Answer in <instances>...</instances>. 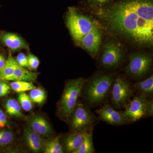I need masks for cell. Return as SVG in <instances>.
<instances>
[{
	"label": "cell",
	"mask_w": 153,
	"mask_h": 153,
	"mask_svg": "<svg viewBox=\"0 0 153 153\" xmlns=\"http://www.w3.org/2000/svg\"><path fill=\"white\" fill-rule=\"evenodd\" d=\"M97 11L115 34L140 47H152L153 0H119Z\"/></svg>",
	"instance_id": "obj_1"
},
{
	"label": "cell",
	"mask_w": 153,
	"mask_h": 153,
	"mask_svg": "<svg viewBox=\"0 0 153 153\" xmlns=\"http://www.w3.org/2000/svg\"><path fill=\"white\" fill-rule=\"evenodd\" d=\"M114 79L111 74L100 73L86 79L81 94L86 105L90 108L105 103L110 95Z\"/></svg>",
	"instance_id": "obj_2"
},
{
	"label": "cell",
	"mask_w": 153,
	"mask_h": 153,
	"mask_svg": "<svg viewBox=\"0 0 153 153\" xmlns=\"http://www.w3.org/2000/svg\"><path fill=\"white\" fill-rule=\"evenodd\" d=\"M82 77L70 79L66 82L59 105L58 113L63 120L68 121L80 96L86 81Z\"/></svg>",
	"instance_id": "obj_3"
},
{
	"label": "cell",
	"mask_w": 153,
	"mask_h": 153,
	"mask_svg": "<svg viewBox=\"0 0 153 153\" xmlns=\"http://www.w3.org/2000/svg\"><path fill=\"white\" fill-rule=\"evenodd\" d=\"M67 28L76 44L98 24L89 17L80 13L74 7H69L66 15Z\"/></svg>",
	"instance_id": "obj_4"
},
{
	"label": "cell",
	"mask_w": 153,
	"mask_h": 153,
	"mask_svg": "<svg viewBox=\"0 0 153 153\" xmlns=\"http://www.w3.org/2000/svg\"><path fill=\"white\" fill-rule=\"evenodd\" d=\"M68 121L72 132H77L94 127L98 120L87 105L77 102Z\"/></svg>",
	"instance_id": "obj_5"
},
{
	"label": "cell",
	"mask_w": 153,
	"mask_h": 153,
	"mask_svg": "<svg viewBox=\"0 0 153 153\" xmlns=\"http://www.w3.org/2000/svg\"><path fill=\"white\" fill-rule=\"evenodd\" d=\"M111 105L116 109L124 108L133 95V88L128 80L123 76L114 78L111 91Z\"/></svg>",
	"instance_id": "obj_6"
},
{
	"label": "cell",
	"mask_w": 153,
	"mask_h": 153,
	"mask_svg": "<svg viewBox=\"0 0 153 153\" xmlns=\"http://www.w3.org/2000/svg\"><path fill=\"white\" fill-rule=\"evenodd\" d=\"M125 52L120 41L109 38L105 42L100 58V64L106 68H116L124 58Z\"/></svg>",
	"instance_id": "obj_7"
},
{
	"label": "cell",
	"mask_w": 153,
	"mask_h": 153,
	"mask_svg": "<svg viewBox=\"0 0 153 153\" xmlns=\"http://www.w3.org/2000/svg\"><path fill=\"white\" fill-rule=\"evenodd\" d=\"M152 55L146 52H138L129 56V62L126 68L129 76L138 79L145 76L152 66Z\"/></svg>",
	"instance_id": "obj_8"
},
{
	"label": "cell",
	"mask_w": 153,
	"mask_h": 153,
	"mask_svg": "<svg viewBox=\"0 0 153 153\" xmlns=\"http://www.w3.org/2000/svg\"><path fill=\"white\" fill-rule=\"evenodd\" d=\"M147 101V98L140 94L130 100L123 111L129 122H134L146 117Z\"/></svg>",
	"instance_id": "obj_9"
},
{
	"label": "cell",
	"mask_w": 153,
	"mask_h": 153,
	"mask_svg": "<svg viewBox=\"0 0 153 153\" xmlns=\"http://www.w3.org/2000/svg\"><path fill=\"white\" fill-rule=\"evenodd\" d=\"M102 35V30L98 25L81 38L77 43V45L94 57L99 50Z\"/></svg>",
	"instance_id": "obj_10"
},
{
	"label": "cell",
	"mask_w": 153,
	"mask_h": 153,
	"mask_svg": "<svg viewBox=\"0 0 153 153\" xmlns=\"http://www.w3.org/2000/svg\"><path fill=\"white\" fill-rule=\"evenodd\" d=\"M98 119L112 125H123L129 122L124 116L123 111H118L111 105L106 103L101 108L97 110Z\"/></svg>",
	"instance_id": "obj_11"
},
{
	"label": "cell",
	"mask_w": 153,
	"mask_h": 153,
	"mask_svg": "<svg viewBox=\"0 0 153 153\" xmlns=\"http://www.w3.org/2000/svg\"><path fill=\"white\" fill-rule=\"evenodd\" d=\"M29 124L30 128L40 135L49 137L52 135L51 126L47 120L41 116H34L30 118Z\"/></svg>",
	"instance_id": "obj_12"
},
{
	"label": "cell",
	"mask_w": 153,
	"mask_h": 153,
	"mask_svg": "<svg viewBox=\"0 0 153 153\" xmlns=\"http://www.w3.org/2000/svg\"><path fill=\"white\" fill-rule=\"evenodd\" d=\"M2 43L13 52L21 49H27L29 45L20 36L13 33H3L1 37Z\"/></svg>",
	"instance_id": "obj_13"
},
{
	"label": "cell",
	"mask_w": 153,
	"mask_h": 153,
	"mask_svg": "<svg viewBox=\"0 0 153 153\" xmlns=\"http://www.w3.org/2000/svg\"><path fill=\"white\" fill-rule=\"evenodd\" d=\"M93 128L82 131L72 132L67 135L64 140V145L67 152L74 153L79 147L85 136Z\"/></svg>",
	"instance_id": "obj_14"
},
{
	"label": "cell",
	"mask_w": 153,
	"mask_h": 153,
	"mask_svg": "<svg viewBox=\"0 0 153 153\" xmlns=\"http://www.w3.org/2000/svg\"><path fill=\"white\" fill-rule=\"evenodd\" d=\"M24 137L26 142L30 149L38 153L44 149L45 142L40 135L31 128H26L24 130Z\"/></svg>",
	"instance_id": "obj_15"
},
{
	"label": "cell",
	"mask_w": 153,
	"mask_h": 153,
	"mask_svg": "<svg viewBox=\"0 0 153 153\" xmlns=\"http://www.w3.org/2000/svg\"><path fill=\"white\" fill-rule=\"evenodd\" d=\"M38 75V73L28 71L24 67L19 66L17 63L11 81L20 80L30 82L36 80Z\"/></svg>",
	"instance_id": "obj_16"
},
{
	"label": "cell",
	"mask_w": 153,
	"mask_h": 153,
	"mask_svg": "<svg viewBox=\"0 0 153 153\" xmlns=\"http://www.w3.org/2000/svg\"><path fill=\"white\" fill-rule=\"evenodd\" d=\"M132 86L140 94L143 95L146 98L151 97L153 94V74L143 81L134 83Z\"/></svg>",
	"instance_id": "obj_17"
},
{
	"label": "cell",
	"mask_w": 153,
	"mask_h": 153,
	"mask_svg": "<svg viewBox=\"0 0 153 153\" xmlns=\"http://www.w3.org/2000/svg\"><path fill=\"white\" fill-rule=\"evenodd\" d=\"M16 64V60L10 54L4 66L0 70V80L11 81Z\"/></svg>",
	"instance_id": "obj_18"
},
{
	"label": "cell",
	"mask_w": 153,
	"mask_h": 153,
	"mask_svg": "<svg viewBox=\"0 0 153 153\" xmlns=\"http://www.w3.org/2000/svg\"><path fill=\"white\" fill-rule=\"evenodd\" d=\"M93 128L85 136L79 147L74 153H94L95 149L93 143Z\"/></svg>",
	"instance_id": "obj_19"
},
{
	"label": "cell",
	"mask_w": 153,
	"mask_h": 153,
	"mask_svg": "<svg viewBox=\"0 0 153 153\" xmlns=\"http://www.w3.org/2000/svg\"><path fill=\"white\" fill-rule=\"evenodd\" d=\"M6 111L8 114L17 117H23L21 106L19 102L13 98H9L5 102Z\"/></svg>",
	"instance_id": "obj_20"
},
{
	"label": "cell",
	"mask_w": 153,
	"mask_h": 153,
	"mask_svg": "<svg viewBox=\"0 0 153 153\" xmlns=\"http://www.w3.org/2000/svg\"><path fill=\"white\" fill-rule=\"evenodd\" d=\"M44 149L45 153H63L64 148L60 143V138L56 137L45 143Z\"/></svg>",
	"instance_id": "obj_21"
},
{
	"label": "cell",
	"mask_w": 153,
	"mask_h": 153,
	"mask_svg": "<svg viewBox=\"0 0 153 153\" xmlns=\"http://www.w3.org/2000/svg\"><path fill=\"white\" fill-rule=\"evenodd\" d=\"M10 86L12 90L19 93L30 91L36 88V86L32 82L20 80L11 82Z\"/></svg>",
	"instance_id": "obj_22"
},
{
	"label": "cell",
	"mask_w": 153,
	"mask_h": 153,
	"mask_svg": "<svg viewBox=\"0 0 153 153\" xmlns=\"http://www.w3.org/2000/svg\"><path fill=\"white\" fill-rule=\"evenodd\" d=\"M29 96L33 102L38 104H42L47 98L45 91L41 88H33L30 90Z\"/></svg>",
	"instance_id": "obj_23"
},
{
	"label": "cell",
	"mask_w": 153,
	"mask_h": 153,
	"mask_svg": "<svg viewBox=\"0 0 153 153\" xmlns=\"http://www.w3.org/2000/svg\"><path fill=\"white\" fill-rule=\"evenodd\" d=\"M18 100L20 105L25 111H30L33 108V101L30 96L25 92L19 93Z\"/></svg>",
	"instance_id": "obj_24"
},
{
	"label": "cell",
	"mask_w": 153,
	"mask_h": 153,
	"mask_svg": "<svg viewBox=\"0 0 153 153\" xmlns=\"http://www.w3.org/2000/svg\"><path fill=\"white\" fill-rule=\"evenodd\" d=\"M14 135L13 132L8 130L0 131V146H5L13 142Z\"/></svg>",
	"instance_id": "obj_25"
},
{
	"label": "cell",
	"mask_w": 153,
	"mask_h": 153,
	"mask_svg": "<svg viewBox=\"0 0 153 153\" xmlns=\"http://www.w3.org/2000/svg\"><path fill=\"white\" fill-rule=\"evenodd\" d=\"M114 0H88L90 6L96 9H101L108 5Z\"/></svg>",
	"instance_id": "obj_26"
},
{
	"label": "cell",
	"mask_w": 153,
	"mask_h": 153,
	"mask_svg": "<svg viewBox=\"0 0 153 153\" xmlns=\"http://www.w3.org/2000/svg\"><path fill=\"white\" fill-rule=\"evenodd\" d=\"M27 58L28 68H30V70H36L40 64V61L38 57L32 53H29Z\"/></svg>",
	"instance_id": "obj_27"
},
{
	"label": "cell",
	"mask_w": 153,
	"mask_h": 153,
	"mask_svg": "<svg viewBox=\"0 0 153 153\" xmlns=\"http://www.w3.org/2000/svg\"><path fill=\"white\" fill-rule=\"evenodd\" d=\"M16 60L19 66L24 68H28L27 57L24 53H19L16 57Z\"/></svg>",
	"instance_id": "obj_28"
},
{
	"label": "cell",
	"mask_w": 153,
	"mask_h": 153,
	"mask_svg": "<svg viewBox=\"0 0 153 153\" xmlns=\"http://www.w3.org/2000/svg\"><path fill=\"white\" fill-rule=\"evenodd\" d=\"M10 86L4 80H0V97L5 96L10 91Z\"/></svg>",
	"instance_id": "obj_29"
},
{
	"label": "cell",
	"mask_w": 153,
	"mask_h": 153,
	"mask_svg": "<svg viewBox=\"0 0 153 153\" xmlns=\"http://www.w3.org/2000/svg\"><path fill=\"white\" fill-rule=\"evenodd\" d=\"M146 117H153V99L152 97L148 99L146 108Z\"/></svg>",
	"instance_id": "obj_30"
},
{
	"label": "cell",
	"mask_w": 153,
	"mask_h": 153,
	"mask_svg": "<svg viewBox=\"0 0 153 153\" xmlns=\"http://www.w3.org/2000/svg\"><path fill=\"white\" fill-rule=\"evenodd\" d=\"M8 124V120L7 116L3 112L1 109H0V128L5 127Z\"/></svg>",
	"instance_id": "obj_31"
},
{
	"label": "cell",
	"mask_w": 153,
	"mask_h": 153,
	"mask_svg": "<svg viewBox=\"0 0 153 153\" xmlns=\"http://www.w3.org/2000/svg\"><path fill=\"white\" fill-rule=\"evenodd\" d=\"M6 60L5 57L2 54H0V70L4 67L5 64Z\"/></svg>",
	"instance_id": "obj_32"
}]
</instances>
